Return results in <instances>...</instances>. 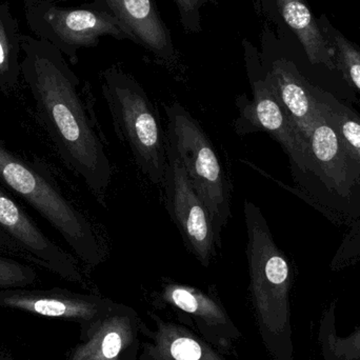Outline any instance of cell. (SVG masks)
I'll list each match as a JSON object with an SVG mask.
<instances>
[{"mask_svg": "<svg viewBox=\"0 0 360 360\" xmlns=\"http://www.w3.org/2000/svg\"><path fill=\"white\" fill-rule=\"evenodd\" d=\"M152 304L172 312L175 321L194 330L222 354L237 356L236 345L243 334L216 294L166 281L154 294Z\"/></svg>", "mask_w": 360, "mask_h": 360, "instance_id": "9c48e42d", "label": "cell"}, {"mask_svg": "<svg viewBox=\"0 0 360 360\" xmlns=\"http://www.w3.org/2000/svg\"><path fill=\"white\" fill-rule=\"evenodd\" d=\"M116 302L96 294H82L60 288L0 290V307L46 319L90 325L115 306Z\"/></svg>", "mask_w": 360, "mask_h": 360, "instance_id": "5bb4252c", "label": "cell"}, {"mask_svg": "<svg viewBox=\"0 0 360 360\" xmlns=\"http://www.w3.org/2000/svg\"><path fill=\"white\" fill-rule=\"evenodd\" d=\"M360 262V224L351 226L338 247L330 268L340 271Z\"/></svg>", "mask_w": 360, "mask_h": 360, "instance_id": "603a6c76", "label": "cell"}, {"mask_svg": "<svg viewBox=\"0 0 360 360\" xmlns=\"http://www.w3.org/2000/svg\"><path fill=\"white\" fill-rule=\"evenodd\" d=\"M65 1V0H23L25 4H39V2H50V4H57V2ZM84 1H90V0H84ZM94 2L95 0H91Z\"/></svg>", "mask_w": 360, "mask_h": 360, "instance_id": "d4e9b609", "label": "cell"}, {"mask_svg": "<svg viewBox=\"0 0 360 360\" xmlns=\"http://www.w3.org/2000/svg\"><path fill=\"white\" fill-rule=\"evenodd\" d=\"M249 293L262 342L274 360H293L290 294L293 270L275 243L262 210L245 200Z\"/></svg>", "mask_w": 360, "mask_h": 360, "instance_id": "7a4b0ae2", "label": "cell"}, {"mask_svg": "<svg viewBox=\"0 0 360 360\" xmlns=\"http://www.w3.org/2000/svg\"><path fill=\"white\" fill-rule=\"evenodd\" d=\"M143 323L137 311L116 302L103 316L80 328L79 342L67 360H139Z\"/></svg>", "mask_w": 360, "mask_h": 360, "instance_id": "4fadbf2b", "label": "cell"}, {"mask_svg": "<svg viewBox=\"0 0 360 360\" xmlns=\"http://www.w3.org/2000/svg\"><path fill=\"white\" fill-rule=\"evenodd\" d=\"M0 360H14V359H10V357L6 356V355L0 354Z\"/></svg>", "mask_w": 360, "mask_h": 360, "instance_id": "484cf974", "label": "cell"}, {"mask_svg": "<svg viewBox=\"0 0 360 360\" xmlns=\"http://www.w3.org/2000/svg\"><path fill=\"white\" fill-rule=\"evenodd\" d=\"M304 170H292L313 205L349 228L360 224V160L319 111Z\"/></svg>", "mask_w": 360, "mask_h": 360, "instance_id": "3957f363", "label": "cell"}, {"mask_svg": "<svg viewBox=\"0 0 360 360\" xmlns=\"http://www.w3.org/2000/svg\"><path fill=\"white\" fill-rule=\"evenodd\" d=\"M257 4L264 16L279 27L281 35L295 38L312 67L321 68L350 86L338 71L331 49L307 0H257Z\"/></svg>", "mask_w": 360, "mask_h": 360, "instance_id": "9a60e30c", "label": "cell"}, {"mask_svg": "<svg viewBox=\"0 0 360 360\" xmlns=\"http://www.w3.org/2000/svg\"><path fill=\"white\" fill-rule=\"evenodd\" d=\"M179 8L180 25L186 33L196 34L202 31L200 11L205 4L215 0H174Z\"/></svg>", "mask_w": 360, "mask_h": 360, "instance_id": "cb8c5ba5", "label": "cell"}, {"mask_svg": "<svg viewBox=\"0 0 360 360\" xmlns=\"http://www.w3.org/2000/svg\"><path fill=\"white\" fill-rule=\"evenodd\" d=\"M314 94L321 113L338 131L342 141L360 160V114L350 103L314 86Z\"/></svg>", "mask_w": 360, "mask_h": 360, "instance_id": "d6986e66", "label": "cell"}, {"mask_svg": "<svg viewBox=\"0 0 360 360\" xmlns=\"http://www.w3.org/2000/svg\"><path fill=\"white\" fill-rule=\"evenodd\" d=\"M317 21L328 46L331 49L338 71L351 88L360 93V49L334 27L325 14L321 15Z\"/></svg>", "mask_w": 360, "mask_h": 360, "instance_id": "44dd1931", "label": "cell"}, {"mask_svg": "<svg viewBox=\"0 0 360 360\" xmlns=\"http://www.w3.org/2000/svg\"><path fill=\"white\" fill-rule=\"evenodd\" d=\"M243 46L252 98L245 94L236 97L238 117L233 124L235 132L240 136L268 133L289 156L291 170H304L309 160V143L298 132L264 78L258 49L248 39L243 40Z\"/></svg>", "mask_w": 360, "mask_h": 360, "instance_id": "ba28073f", "label": "cell"}, {"mask_svg": "<svg viewBox=\"0 0 360 360\" xmlns=\"http://www.w3.org/2000/svg\"><path fill=\"white\" fill-rule=\"evenodd\" d=\"M0 184L46 219L84 264L95 268L103 262L105 253L90 220L61 193L41 164L11 151L1 139Z\"/></svg>", "mask_w": 360, "mask_h": 360, "instance_id": "277c9868", "label": "cell"}, {"mask_svg": "<svg viewBox=\"0 0 360 360\" xmlns=\"http://www.w3.org/2000/svg\"><path fill=\"white\" fill-rule=\"evenodd\" d=\"M25 14L30 30L73 63H77L78 51L95 48L105 36L135 44L134 37L117 18L96 2L75 8L50 2L25 4Z\"/></svg>", "mask_w": 360, "mask_h": 360, "instance_id": "52a82bcc", "label": "cell"}, {"mask_svg": "<svg viewBox=\"0 0 360 360\" xmlns=\"http://www.w3.org/2000/svg\"><path fill=\"white\" fill-rule=\"evenodd\" d=\"M162 184L171 219L191 253L201 266L207 268L221 248V237L214 226L207 205L197 194L176 152L169 143Z\"/></svg>", "mask_w": 360, "mask_h": 360, "instance_id": "30bf717a", "label": "cell"}, {"mask_svg": "<svg viewBox=\"0 0 360 360\" xmlns=\"http://www.w3.org/2000/svg\"><path fill=\"white\" fill-rule=\"evenodd\" d=\"M109 11L143 46L167 65L177 61L170 30L160 16L156 0H95Z\"/></svg>", "mask_w": 360, "mask_h": 360, "instance_id": "e0dca14e", "label": "cell"}, {"mask_svg": "<svg viewBox=\"0 0 360 360\" xmlns=\"http://www.w3.org/2000/svg\"><path fill=\"white\" fill-rule=\"evenodd\" d=\"M37 277L32 266L0 255V290L31 287L35 285Z\"/></svg>", "mask_w": 360, "mask_h": 360, "instance_id": "7402d4cb", "label": "cell"}, {"mask_svg": "<svg viewBox=\"0 0 360 360\" xmlns=\"http://www.w3.org/2000/svg\"><path fill=\"white\" fill-rule=\"evenodd\" d=\"M21 33L8 2L0 4V91L8 94L21 76Z\"/></svg>", "mask_w": 360, "mask_h": 360, "instance_id": "ac0fdd59", "label": "cell"}, {"mask_svg": "<svg viewBox=\"0 0 360 360\" xmlns=\"http://www.w3.org/2000/svg\"><path fill=\"white\" fill-rule=\"evenodd\" d=\"M20 44L21 76L38 120L65 164L96 196H105L113 169L80 95L79 78L50 42L21 34Z\"/></svg>", "mask_w": 360, "mask_h": 360, "instance_id": "6da1fadb", "label": "cell"}, {"mask_svg": "<svg viewBox=\"0 0 360 360\" xmlns=\"http://www.w3.org/2000/svg\"><path fill=\"white\" fill-rule=\"evenodd\" d=\"M166 114L168 143L176 152L220 234L232 214L231 186L224 166L202 127L186 108L172 103L166 105Z\"/></svg>", "mask_w": 360, "mask_h": 360, "instance_id": "8992f818", "label": "cell"}, {"mask_svg": "<svg viewBox=\"0 0 360 360\" xmlns=\"http://www.w3.org/2000/svg\"><path fill=\"white\" fill-rule=\"evenodd\" d=\"M336 304L323 311L319 323V344L323 360H360V325L346 338L336 330Z\"/></svg>", "mask_w": 360, "mask_h": 360, "instance_id": "ffe728a7", "label": "cell"}, {"mask_svg": "<svg viewBox=\"0 0 360 360\" xmlns=\"http://www.w3.org/2000/svg\"><path fill=\"white\" fill-rule=\"evenodd\" d=\"M101 90L118 139L141 172L152 184H162L168 137L145 89L134 76L113 65L103 73Z\"/></svg>", "mask_w": 360, "mask_h": 360, "instance_id": "5b68a950", "label": "cell"}, {"mask_svg": "<svg viewBox=\"0 0 360 360\" xmlns=\"http://www.w3.org/2000/svg\"><path fill=\"white\" fill-rule=\"evenodd\" d=\"M153 329L143 321L139 360H228L194 330L148 311Z\"/></svg>", "mask_w": 360, "mask_h": 360, "instance_id": "2e32d148", "label": "cell"}, {"mask_svg": "<svg viewBox=\"0 0 360 360\" xmlns=\"http://www.w3.org/2000/svg\"><path fill=\"white\" fill-rule=\"evenodd\" d=\"M262 59L264 78L302 136L308 141L319 116L314 86L295 60L285 54L283 41L266 25L262 32Z\"/></svg>", "mask_w": 360, "mask_h": 360, "instance_id": "7c38bea8", "label": "cell"}, {"mask_svg": "<svg viewBox=\"0 0 360 360\" xmlns=\"http://www.w3.org/2000/svg\"><path fill=\"white\" fill-rule=\"evenodd\" d=\"M0 245L71 283L86 285L77 259L59 247L0 186Z\"/></svg>", "mask_w": 360, "mask_h": 360, "instance_id": "8fae6325", "label": "cell"}]
</instances>
